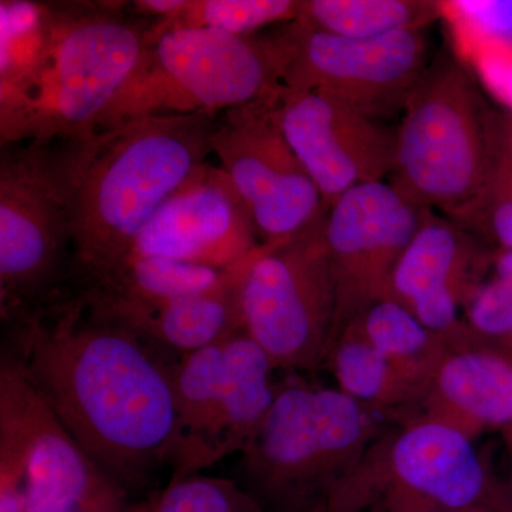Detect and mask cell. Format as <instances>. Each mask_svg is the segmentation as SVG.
Masks as SVG:
<instances>
[{
	"mask_svg": "<svg viewBox=\"0 0 512 512\" xmlns=\"http://www.w3.org/2000/svg\"><path fill=\"white\" fill-rule=\"evenodd\" d=\"M3 329L2 352L111 483L131 498L168 466L180 357L73 295Z\"/></svg>",
	"mask_w": 512,
	"mask_h": 512,
	"instance_id": "obj_1",
	"label": "cell"
},
{
	"mask_svg": "<svg viewBox=\"0 0 512 512\" xmlns=\"http://www.w3.org/2000/svg\"><path fill=\"white\" fill-rule=\"evenodd\" d=\"M325 221L282 244L259 245L242 275L244 332L278 372H316L329 353L336 292Z\"/></svg>",
	"mask_w": 512,
	"mask_h": 512,
	"instance_id": "obj_10",
	"label": "cell"
},
{
	"mask_svg": "<svg viewBox=\"0 0 512 512\" xmlns=\"http://www.w3.org/2000/svg\"><path fill=\"white\" fill-rule=\"evenodd\" d=\"M151 23L111 3L46 5L35 46L0 69L2 146L96 133L136 72Z\"/></svg>",
	"mask_w": 512,
	"mask_h": 512,
	"instance_id": "obj_3",
	"label": "cell"
},
{
	"mask_svg": "<svg viewBox=\"0 0 512 512\" xmlns=\"http://www.w3.org/2000/svg\"><path fill=\"white\" fill-rule=\"evenodd\" d=\"M390 423L338 387L289 377L239 453L234 480L264 512L319 510Z\"/></svg>",
	"mask_w": 512,
	"mask_h": 512,
	"instance_id": "obj_4",
	"label": "cell"
},
{
	"mask_svg": "<svg viewBox=\"0 0 512 512\" xmlns=\"http://www.w3.org/2000/svg\"><path fill=\"white\" fill-rule=\"evenodd\" d=\"M424 211L387 181L359 185L330 205L325 242L336 292L332 343L367 306L384 298Z\"/></svg>",
	"mask_w": 512,
	"mask_h": 512,
	"instance_id": "obj_14",
	"label": "cell"
},
{
	"mask_svg": "<svg viewBox=\"0 0 512 512\" xmlns=\"http://www.w3.org/2000/svg\"><path fill=\"white\" fill-rule=\"evenodd\" d=\"M282 133L329 207L359 185L392 173L396 127L323 90L282 89Z\"/></svg>",
	"mask_w": 512,
	"mask_h": 512,
	"instance_id": "obj_15",
	"label": "cell"
},
{
	"mask_svg": "<svg viewBox=\"0 0 512 512\" xmlns=\"http://www.w3.org/2000/svg\"><path fill=\"white\" fill-rule=\"evenodd\" d=\"M0 420L26 450V512H128L130 497L94 466L16 360L2 352Z\"/></svg>",
	"mask_w": 512,
	"mask_h": 512,
	"instance_id": "obj_13",
	"label": "cell"
},
{
	"mask_svg": "<svg viewBox=\"0 0 512 512\" xmlns=\"http://www.w3.org/2000/svg\"><path fill=\"white\" fill-rule=\"evenodd\" d=\"M268 355L242 332L178 359L167 484L239 454L271 410L282 382Z\"/></svg>",
	"mask_w": 512,
	"mask_h": 512,
	"instance_id": "obj_9",
	"label": "cell"
},
{
	"mask_svg": "<svg viewBox=\"0 0 512 512\" xmlns=\"http://www.w3.org/2000/svg\"><path fill=\"white\" fill-rule=\"evenodd\" d=\"M463 319L476 342L512 353V251L493 249Z\"/></svg>",
	"mask_w": 512,
	"mask_h": 512,
	"instance_id": "obj_22",
	"label": "cell"
},
{
	"mask_svg": "<svg viewBox=\"0 0 512 512\" xmlns=\"http://www.w3.org/2000/svg\"><path fill=\"white\" fill-rule=\"evenodd\" d=\"M441 12L477 52L512 62V0L441 2Z\"/></svg>",
	"mask_w": 512,
	"mask_h": 512,
	"instance_id": "obj_25",
	"label": "cell"
},
{
	"mask_svg": "<svg viewBox=\"0 0 512 512\" xmlns=\"http://www.w3.org/2000/svg\"><path fill=\"white\" fill-rule=\"evenodd\" d=\"M443 18L441 2L427 0H303L296 20L349 39L427 30Z\"/></svg>",
	"mask_w": 512,
	"mask_h": 512,
	"instance_id": "obj_20",
	"label": "cell"
},
{
	"mask_svg": "<svg viewBox=\"0 0 512 512\" xmlns=\"http://www.w3.org/2000/svg\"><path fill=\"white\" fill-rule=\"evenodd\" d=\"M251 255L234 266L227 279L210 291L165 303L158 308L100 318L133 330L178 357L210 348L244 332L241 281Z\"/></svg>",
	"mask_w": 512,
	"mask_h": 512,
	"instance_id": "obj_19",
	"label": "cell"
},
{
	"mask_svg": "<svg viewBox=\"0 0 512 512\" xmlns=\"http://www.w3.org/2000/svg\"><path fill=\"white\" fill-rule=\"evenodd\" d=\"M491 143L512 163V113L498 114L494 111Z\"/></svg>",
	"mask_w": 512,
	"mask_h": 512,
	"instance_id": "obj_26",
	"label": "cell"
},
{
	"mask_svg": "<svg viewBox=\"0 0 512 512\" xmlns=\"http://www.w3.org/2000/svg\"><path fill=\"white\" fill-rule=\"evenodd\" d=\"M53 143L5 144L0 157V318L16 322L72 286L69 198Z\"/></svg>",
	"mask_w": 512,
	"mask_h": 512,
	"instance_id": "obj_7",
	"label": "cell"
},
{
	"mask_svg": "<svg viewBox=\"0 0 512 512\" xmlns=\"http://www.w3.org/2000/svg\"><path fill=\"white\" fill-rule=\"evenodd\" d=\"M301 0H188L173 18L156 19L173 28L211 29L232 36H252L269 26L298 19Z\"/></svg>",
	"mask_w": 512,
	"mask_h": 512,
	"instance_id": "obj_21",
	"label": "cell"
},
{
	"mask_svg": "<svg viewBox=\"0 0 512 512\" xmlns=\"http://www.w3.org/2000/svg\"><path fill=\"white\" fill-rule=\"evenodd\" d=\"M450 218L487 241L491 248L512 251V163L493 144L483 190L468 207Z\"/></svg>",
	"mask_w": 512,
	"mask_h": 512,
	"instance_id": "obj_24",
	"label": "cell"
},
{
	"mask_svg": "<svg viewBox=\"0 0 512 512\" xmlns=\"http://www.w3.org/2000/svg\"><path fill=\"white\" fill-rule=\"evenodd\" d=\"M259 245L247 202L221 167L205 163L141 229L131 254L229 269Z\"/></svg>",
	"mask_w": 512,
	"mask_h": 512,
	"instance_id": "obj_17",
	"label": "cell"
},
{
	"mask_svg": "<svg viewBox=\"0 0 512 512\" xmlns=\"http://www.w3.org/2000/svg\"><path fill=\"white\" fill-rule=\"evenodd\" d=\"M281 26L268 35L232 36L154 20L136 72L97 131L137 117L222 114L281 92L286 67Z\"/></svg>",
	"mask_w": 512,
	"mask_h": 512,
	"instance_id": "obj_5",
	"label": "cell"
},
{
	"mask_svg": "<svg viewBox=\"0 0 512 512\" xmlns=\"http://www.w3.org/2000/svg\"><path fill=\"white\" fill-rule=\"evenodd\" d=\"M282 35L285 90H323L376 120L403 113L431 62L426 30L349 39L293 20Z\"/></svg>",
	"mask_w": 512,
	"mask_h": 512,
	"instance_id": "obj_11",
	"label": "cell"
},
{
	"mask_svg": "<svg viewBox=\"0 0 512 512\" xmlns=\"http://www.w3.org/2000/svg\"><path fill=\"white\" fill-rule=\"evenodd\" d=\"M493 114L463 63L440 53L404 106L387 183L421 210L463 211L487 180Z\"/></svg>",
	"mask_w": 512,
	"mask_h": 512,
	"instance_id": "obj_6",
	"label": "cell"
},
{
	"mask_svg": "<svg viewBox=\"0 0 512 512\" xmlns=\"http://www.w3.org/2000/svg\"><path fill=\"white\" fill-rule=\"evenodd\" d=\"M407 419L439 421L473 440L511 429L512 353L478 342L450 348L421 402L400 420Z\"/></svg>",
	"mask_w": 512,
	"mask_h": 512,
	"instance_id": "obj_18",
	"label": "cell"
},
{
	"mask_svg": "<svg viewBox=\"0 0 512 512\" xmlns=\"http://www.w3.org/2000/svg\"><path fill=\"white\" fill-rule=\"evenodd\" d=\"M456 512H512V501L508 495L507 485L503 493L495 495L490 500Z\"/></svg>",
	"mask_w": 512,
	"mask_h": 512,
	"instance_id": "obj_27",
	"label": "cell"
},
{
	"mask_svg": "<svg viewBox=\"0 0 512 512\" xmlns=\"http://www.w3.org/2000/svg\"><path fill=\"white\" fill-rule=\"evenodd\" d=\"M128 512H264L235 480L198 476L167 484Z\"/></svg>",
	"mask_w": 512,
	"mask_h": 512,
	"instance_id": "obj_23",
	"label": "cell"
},
{
	"mask_svg": "<svg viewBox=\"0 0 512 512\" xmlns=\"http://www.w3.org/2000/svg\"><path fill=\"white\" fill-rule=\"evenodd\" d=\"M220 116L137 117L62 143L72 284L131 254L141 229L214 154L212 137Z\"/></svg>",
	"mask_w": 512,
	"mask_h": 512,
	"instance_id": "obj_2",
	"label": "cell"
},
{
	"mask_svg": "<svg viewBox=\"0 0 512 512\" xmlns=\"http://www.w3.org/2000/svg\"><path fill=\"white\" fill-rule=\"evenodd\" d=\"M505 490L474 440L427 419L394 421L328 507L346 512H456Z\"/></svg>",
	"mask_w": 512,
	"mask_h": 512,
	"instance_id": "obj_8",
	"label": "cell"
},
{
	"mask_svg": "<svg viewBox=\"0 0 512 512\" xmlns=\"http://www.w3.org/2000/svg\"><path fill=\"white\" fill-rule=\"evenodd\" d=\"M281 93L224 111L212 137V150L247 202L261 245L298 237L328 214L279 127Z\"/></svg>",
	"mask_w": 512,
	"mask_h": 512,
	"instance_id": "obj_12",
	"label": "cell"
},
{
	"mask_svg": "<svg viewBox=\"0 0 512 512\" xmlns=\"http://www.w3.org/2000/svg\"><path fill=\"white\" fill-rule=\"evenodd\" d=\"M503 437H504V441H505V446H507L508 456H510V461H511L510 481H508V483H505V485H507L508 495H510V498L512 501V427H511V429L504 431Z\"/></svg>",
	"mask_w": 512,
	"mask_h": 512,
	"instance_id": "obj_28",
	"label": "cell"
},
{
	"mask_svg": "<svg viewBox=\"0 0 512 512\" xmlns=\"http://www.w3.org/2000/svg\"><path fill=\"white\" fill-rule=\"evenodd\" d=\"M313 512H346V511L336 510V508L328 507V505H326V507L319 508V510H316Z\"/></svg>",
	"mask_w": 512,
	"mask_h": 512,
	"instance_id": "obj_29",
	"label": "cell"
},
{
	"mask_svg": "<svg viewBox=\"0 0 512 512\" xmlns=\"http://www.w3.org/2000/svg\"><path fill=\"white\" fill-rule=\"evenodd\" d=\"M493 249L453 218L426 210L394 266L384 298L413 313L451 348L476 342L463 312Z\"/></svg>",
	"mask_w": 512,
	"mask_h": 512,
	"instance_id": "obj_16",
	"label": "cell"
}]
</instances>
